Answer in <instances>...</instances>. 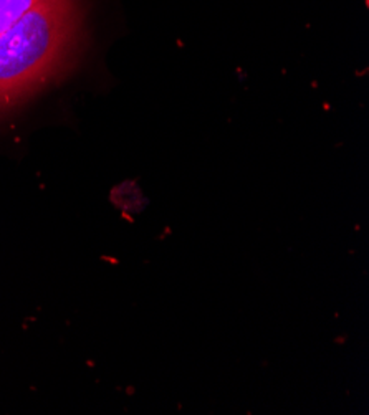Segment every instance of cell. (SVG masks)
I'll list each match as a JSON object with an SVG mask.
<instances>
[{"label": "cell", "mask_w": 369, "mask_h": 415, "mask_svg": "<svg viewBox=\"0 0 369 415\" xmlns=\"http://www.w3.org/2000/svg\"><path fill=\"white\" fill-rule=\"evenodd\" d=\"M81 0H40L0 35V111L47 83L78 47Z\"/></svg>", "instance_id": "cell-1"}, {"label": "cell", "mask_w": 369, "mask_h": 415, "mask_svg": "<svg viewBox=\"0 0 369 415\" xmlns=\"http://www.w3.org/2000/svg\"><path fill=\"white\" fill-rule=\"evenodd\" d=\"M40 0H0V35L23 18Z\"/></svg>", "instance_id": "cell-2"}]
</instances>
